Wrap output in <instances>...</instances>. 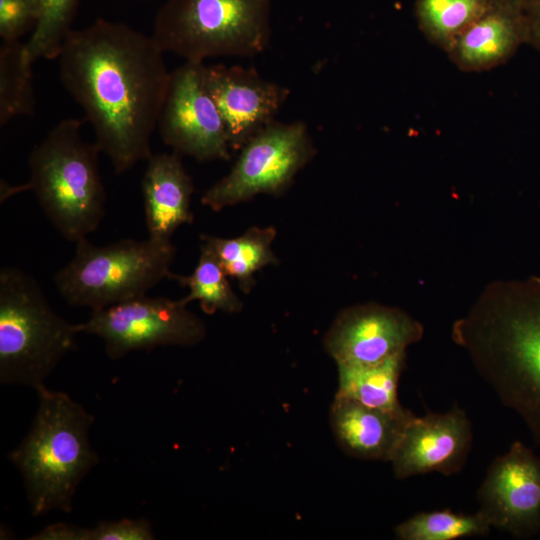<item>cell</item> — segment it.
<instances>
[{
  "mask_svg": "<svg viewBox=\"0 0 540 540\" xmlns=\"http://www.w3.org/2000/svg\"><path fill=\"white\" fill-rule=\"evenodd\" d=\"M539 1L540 0H493L495 4L506 6L518 11L522 6L532 4V2H534L533 5H535Z\"/></svg>",
  "mask_w": 540,
  "mask_h": 540,
  "instance_id": "4316f807",
  "label": "cell"
},
{
  "mask_svg": "<svg viewBox=\"0 0 540 540\" xmlns=\"http://www.w3.org/2000/svg\"><path fill=\"white\" fill-rule=\"evenodd\" d=\"M406 351L372 365L337 364L338 388L336 395L385 411H399L404 407L398 399V386L405 367Z\"/></svg>",
  "mask_w": 540,
  "mask_h": 540,
  "instance_id": "ac0fdd59",
  "label": "cell"
},
{
  "mask_svg": "<svg viewBox=\"0 0 540 540\" xmlns=\"http://www.w3.org/2000/svg\"><path fill=\"white\" fill-rule=\"evenodd\" d=\"M239 151L229 173L202 195L204 206L219 211L259 194L278 195L315 154L309 128L301 120L275 121Z\"/></svg>",
  "mask_w": 540,
  "mask_h": 540,
  "instance_id": "ba28073f",
  "label": "cell"
},
{
  "mask_svg": "<svg viewBox=\"0 0 540 540\" xmlns=\"http://www.w3.org/2000/svg\"><path fill=\"white\" fill-rule=\"evenodd\" d=\"M38 408L31 428L9 455L21 472L31 513H69L79 483L99 462L89 440L94 416L68 394L34 389Z\"/></svg>",
  "mask_w": 540,
  "mask_h": 540,
  "instance_id": "3957f363",
  "label": "cell"
},
{
  "mask_svg": "<svg viewBox=\"0 0 540 540\" xmlns=\"http://www.w3.org/2000/svg\"><path fill=\"white\" fill-rule=\"evenodd\" d=\"M36 95L32 65L24 57V43L2 42L0 46V126L20 116H33Z\"/></svg>",
  "mask_w": 540,
  "mask_h": 540,
  "instance_id": "44dd1931",
  "label": "cell"
},
{
  "mask_svg": "<svg viewBox=\"0 0 540 540\" xmlns=\"http://www.w3.org/2000/svg\"><path fill=\"white\" fill-rule=\"evenodd\" d=\"M152 36L98 18L72 29L59 53V78L85 113L100 152L121 174L151 155V138L171 72Z\"/></svg>",
  "mask_w": 540,
  "mask_h": 540,
  "instance_id": "6da1fadb",
  "label": "cell"
},
{
  "mask_svg": "<svg viewBox=\"0 0 540 540\" xmlns=\"http://www.w3.org/2000/svg\"><path fill=\"white\" fill-rule=\"evenodd\" d=\"M204 62L186 61L171 72L157 128L174 152L199 161L226 160L230 145L221 114L203 78Z\"/></svg>",
  "mask_w": 540,
  "mask_h": 540,
  "instance_id": "30bf717a",
  "label": "cell"
},
{
  "mask_svg": "<svg viewBox=\"0 0 540 540\" xmlns=\"http://www.w3.org/2000/svg\"><path fill=\"white\" fill-rule=\"evenodd\" d=\"M76 328L78 333L101 338L106 354L113 360L159 346H194L206 336L204 322L181 299L147 294L94 310Z\"/></svg>",
  "mask_w": 540,
  "mask_h": 540,
  "instance_id": "9c48e42d",
  "label": "cell"
},
{
  "mask_svg": "<svg viewBox=\"0 0 540 540\" xmlns=\"http://www.w3.org/2000/svg\"><path fill=\"white\" fill-rule=\"evenodd\" d=\"M451 338L540 446V277L488 284Z\"/></svg>",
  "mask_w": 540,
  "mask_h": 540,
  "instance_id": "7a4b0ae2",
  "label": "cell"
},
{
  "mask_svg": "<svg viewBox=\"0 0 540 540\" xmlns=\"http://www.w3.org/2000/svg\"><path fill=\"white\" fill-rule=\"evenodd\" d=\"M424 335L423 325L407 312L378 303L343 309L324 337L336 364L372 365L406 351Z\"/></svg>",
  "mask_w": 540,
  "mask_h": 540,
  "instance_id": "8fae6325",
  "label": "cell"
},
{
  "mask_svg": "<svg viewBox=\"0 0 540 540\" xmlns=\"http://www.w3.org/2000/svg\"><path fill=\"white\" fill-rule=\"evenodd\" d=\"M141 188L149 238L170 241L181 225L191 222L194 185L178 153H152Z\"/></svg>",
  "mask_w": 540,
  "mask_h": 540,
  "instance_id": "2e32d148",
  "label": "cell"
},
{
  "mask_svg": "<svg viewBox=\"0 0 540 540\" xmlns=\"http://www.w3.org/2000/svg\"><path fill=\"white\" fill-rule=\"evenodd\" d=\"M79 0H42L39 22L24 43V57L33 65L40 58L56 60L63 43L73 29Z\"/></svg>",
  "mask_w": 540,
  "mask_h": 540,
  "instance_id": "cb8c5ba5",
  "label": "cell"
},
{
  "mask_svg": "<svg viewBox=\"0 0 540 540\" xmlns=\"http://www.w3.org/2000/svg\"><path fill=\"white\" fill-rule=\"evenodd\" d=\"M81 126L78 119H63L33 148L24 187L33 191L59 233L75 243L99 226L107 198L100 150L82 138Z\"/></svg>",
  "mask_w": 540,
  "mask_h": 540,
  "instance_id": "277c9868",
  "label": "cell"
},
{
  "mask_svg": "<svg viewBox=\"0 0 540 540\" xmlns=\"http://www.w3.org/2000/svg\"><path fill=\"white\" fill-rule=\"evenodd\" d=\"M477 499L491 527L520 539L536 535L540 531V458L515 441L490 464Z\"/></svg>",
  "mask_w": 540,
  "mask_h": 540,
  "instance_id": "7c38bea8",
  "label": "cell"
},
{
  "mask_svg": "<svg viewBox=\"0 0 540 540\" xmlns=\"http://www.w3.org/2000/svg\"><path fill=\"white\" fill-rule=\"evenodd\" d=\"M203 78L224 121L231 151L240 150L275 122L290 94L254 68L239 65L204 64Z\"/></svg>",
  "mask_w": 540,
  "mask_h": 540,
  "instance_id": "4fadbf2b",
  "label": "cell"
},
{
  "mask_svg": "<svg viewBox=\"0 0 540 540\" xmlns=\"http://www.w3.org/2000/svg\"><path fill=\"white\" fill-rule=\"evenodd\" d=\"M272 0H166L152 38L164 52L186 61L251 57L270 44Z\"/></svg>",
  "mask_w": 540,
  "mask_h": 540,
  "instance_id": "8992f818",
  "label": "cell"
},
{
  "mask_svg": "<svg viewBox=\"0 0 540 540\" xmlns=\"http://www.w3.org/2000/svg\"><path fill=\"white\" fill-rule=\"evenodd\" d=\"M491 528L480 510L464 514L444 509L417 513L398 524L394 534L399 540H456L484 536Z\"/></svg>",
  "mask_w": 540,
  "mask_h": 540,
  "instance_id": "603a6c76",
  "label": "cell"
},
{
  "mask_svg": "<svg viewBox=\"0 0 540 540\" xmlns=\"http://www.w3.org/2000/svg\"><path fill=\"white\" fill-rule=\"evenodd\" d=\"M275 236L273 227H252L234 238L205 235L202 239L211 245L226 274L237 280L243 292H249L254 274L278 262L271 248Z\"/></svg>",
  "mask_w": 540,
  "mask_h": 540,
  "instance_id": "d6986e66",
  "label": "cell"
},
{
  "mask_svg": "<svg viewBox=\"0 0 540 540\" xmlns=\"http://www.w3.org/2000/svg\"><path fill=\"white\" fill-rule=\"evenodd\" d=\"M413 416L406 408L385 411L335 394L329 421L336 442L346 454L362 460L389 462Z\"/></svg>",
  "mask_w": 540,
  "mask_h": 540,
  "instance_id": "9a60e30c",
  "label": "cell"
},
{
  "mask_svg": "<svg viewBox=\"0 0 540 540\" xmlns=\"http://www.w3.org/2000/svg\"><path fill=\"white\" fill-rule=\"evenodd\" d=\"M518 10L495 4L469 26L449 51L464 69L491 68L504 60L519 36Z\"/></svg>",
  "mask_w": 540,
  "mask_h": 540,
  "instance_id": "e0dca14e",
  "label": "cell"
},
{
  "mask_svg": "<svg viewBox=\"0 0 540 540\" xmlns=\"http://www.w3.org/2000/svg\"><path fill=\"white\" fill-rule=\"evenodd\" d=\"M174 256L171 241L148 237L100 246L83 238L54 280L67 303L94 311L146 295L163 279L173 278Z\"/></svg>",
  "mask_w": 540,
  "mask_h": 540,
  "instance_id": "52a82bcc",
  "label": "cell"
},
{
  "mask_svg": "<svg viewBox=\"0 0 540 540\" xmlns=\"http://www.w3.org/2000/svg\"><path fill=\"white\" fill-rule=\"evenodd\" d=\"M493 5V0H418L416 15L425 34L450 49Z\"/></svg>",
  "mask_w": 540,
  "mask_h": 540,
  "instance_id": "7402d4cb",
  "label": "cell"
},
{
  "mask_svg": "<svg viewBox=\"0 0 540 540\" xmlns=\"http://www.w3.org/2000/svg\"><path fill=\"white\" fill-rule=\"evenodd\" d=\"M532 28L540 37V1L533 5L532 8Z\"/></svg>",
  "mask_w": 540,
  "mask_h": 540,
  "instance_id": "83f0119b",
  "label": "cell"
},
{
  "mask_svg": "<svg viewBox=\"0 0 540 540\" xmlns=\"http://www.w3.org/2000/svg\"><path fill=\"white\" fill-rule=\"evenodd\" d=\"M154 534L145 519H120L99 522L83 529V540H152Z\"/></svg>",
  "mask_w": 540,
  "mask_h": 540,
  "instance_id": "484cf974",
  "label": "cell"
},
{
  "mask_svg": "<svg viewBox=\"0 0 540 540\" xmlns=\"http://www.w3.org/2000/svg\"><path fill=\"white\" fill-rule=\"evenodd\" d=\"M198 263L189 276H173L188 287V295L181 299L186 305L199 301L202 310L208 314L217 311L238 313L242 301L232 289L228 275L221 266L211 245L203 240Z\"/></svg>",
  "mask_w": 540,
  "mask_h": 540,
  "instance_id": "ffe728a7",
  "label": "cell"
},
{
  "mask_svg": "<svg viewBox=\"0 0 540 540\" xmlns=\"http://www.w3.org/2000/svg\"><path fill=\"white\" fill-rule=\"evenodd\" d=\"M77 334L76 324L54 311L35 278L18 268L1 269V384H44Z\"/></svg>",
  "mask_w": 540,
  "mask_h": 540,
  "instance_id": "5b68a950",
  "label": "cell"
},
{
  "mask_svg": "<svg viewBox=\"0 0 540 540\" xmlns=\"http://www.w3.org/2000/svg\"><path fill=\"white\" fill-rule=\"evenodd\" d=\"M472 439L469 418L457 405L446 413L414 415L389 462L399 480L433 472L449 476L462 470Z\"/></svg>",
  "mask_w": 540,
  "mask_h": 540,
  "instance_id": "5bb4252c",
  "label": "cell"
},
{
  "mask_svg": "<svg viewBox=\"0 0 540 540\" xmlns=\"http://www.w3.org/2000/svg\"><path fill=\"white\" fill-rule=\"evenodd\" d=\"M42 13V0H0L2 42L19 41L36 28Z\"/></svg>",
  "mask_w": 540,
  "mask_h": 540,
  "instance_id": "d4e9b609",
  "label": "cell"
}]
</instances>
